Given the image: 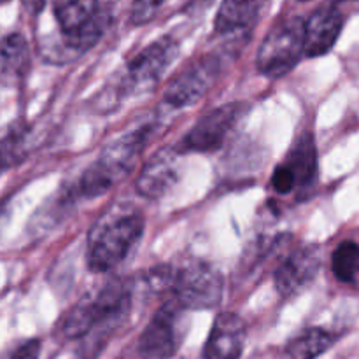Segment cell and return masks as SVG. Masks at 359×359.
<instances>
[{
    "label": "cell",
    "mask_w": 359,
    "mask_h": 359,
    "mask_svg": "<svg viewBox=\"0 0 359 359\" xmlns=\"http://www.w3.org/2000/svg\"><path fill=\"white\" fill-rule=\"evenodd\" d=\"M147 286L167 293L186 311H210L223 300V276L210 263L191 258L179 265H158L146 277Z\"/></svg>",
    "instance_id": "6da1fadb"
},
{
    "label": "cell",
    "mask_w": 359,
    "mask_h": 359,
    "mask_svg": "<svg viewBox=\"0 0 359 359\" xmlns=\"http://www.w3.org/2000/svg\"><path fill=\"white\" fill-rule=\"evenodd\" d=\"M332 270L337 280L353 284L359 280V244L354 241H344L337 245L332 255Z\"/></svg>",
    "instance_id": "ffe728a7"
},
{
    "label": "cell",
    "mask_w": 359,
    "mask_h": 359,
    "mask_svg": "<svg viewBox=\"0 0 359 359\" xmlns=\"http://www.w3.org/2000/svg\"><path fill=\"white\" fill-rule=\"evenodd\" d=\"M154 128L156 123H146L109 144L102 151L100 158L90 165L76 182V195L83 200L95 198L105 195L109 189L123 181L133 170L140 153L149 142L151 133H154Z\"/></svg>",
    "instance_id": "277c9868"
},
{
    "label": "cell",
    "mask_w": 359,
    "mask_h": 359,
    "mask_svg": "<svg viewBox=\"0 0 359 359\" xmlns=\"http://www.w3.org/2000/svg\"><path fill=\"white\" fill-rule=\"evenodd\" d=\"M248 326L241 316L221 312L212 323L200 359H241L244 353Z\"/></svg>",
    "instance_id": "7c38bea8"
},
{
    "label": "cell",
    "mask_w": 359,
    "mask_h": 359,
    "mask_svg": "<svg viewBox=\"0 0 359 359\" xmlns=\"http://www.w3.org/2000/svg\"><path fill=\"white\" fill-rule=\"evenodd\" d=\"M179 49V41L172 35H163L140 49L128 60L119 79L111 86V100L153 90L165 76L168 67L175 62Z\"/></svg>",
    "instance_id": "5b68a950"
},
{
    "label": "cell",
    "mask_w": 359,
    "mask_h": 359,
    "mask_svg": "<svg viewBox=\"0 0 359 359\" xmlns=\"http://www.w3.org/2000/svg\"><path fill=\"white\" fill-rule=\"evenodd\" d=\"M321 269V255L316 248H302L290 252L276 270V290L283 298L304 291Z\"/></svg>",
    "instance_id": "4fadbf2b"
},
{
    "label": "cell",
    "mask_w": 359,
    "mask_h": 359,
    "mask_svg": "<svg viewBox=\"0 0 359 359\" xmlns=\"http://www.w3.org/2000/svg\"><path fill=\"white\" fill-rule=\"evenodd\" d=\"M144 228L146 219L137 207H109L88 235L86 262L91 272L107 273L121 265L139 244Z\"/></svg>",
    "instance_id": "7a4b0ae2"
},
{
    "label": "cell",
    "mask_w": 359,
    "mask_h": 359,
    "mask_svg": "<svg viewBox=\"0 0 359 359\" xmlns=\"http://www.w3.org/2000/svg\"><path fill=\"white\" fill-rule=\"evenodd\" d=\"M182 154L179 147H165L151 156L137 179V191L149 200L167 195L181 179Z\"/></svg>",
    "instance_id": "8fae6325"
},
{
    "label": "cell",
    "mask_w": 359,
    "mask_h": 359,
    "mask_svg": "<svg viewBox=\"0 0 359 359\" xmlns=\"http://www.w3.org/2000/svg\"><path fill=\"white\" fill-rule=\"evenodd\" d=\"M298 2H311V0H298Z\"/></svg>",
    "instance_id": "d4e9b609"
},
{
    "label": "cell",
    "mask_w": 359,
    "mask_h": 359,
    "mask_svg": "<svg viewBox=\"0 0 359 359\" xmlns=\"http://www.w3.org/2000/svg\"><path fill=\"white\" fill-rule=\"evenodd\" d=\"M344 2H359V0H332V4H335V6H340Z\"/></svg>",
    "instance_id": "603a6c76"
},
{
    "label": "cell",
    "mask_w": 359,
    "mask_h": 359,
    "mask_svg": "<svg viewBox=\"0 0 359 359\" xmlns=\"http://www.w3.org/2000/svg\"><path fill=\"white\" fill-rule=\"evenodd\" d=\"M335 344V335L325 328L304 330L284 349V359H318Z\"/></svg>",
    "instance_id": "d6986e66"
},
{
    "label": "cell",
    "mask_w": 359,
    "mask_h": 359,
    "mask_svg": "<svg viewBox=\"0 0 359 359\" xmlns=\"http://www.w3.org/2000/svg\"><path fill=\"white\" fill-rule=\"evenodd\" d=\"M6 2H9V0H0V6H2V4H6Z\"/></svg>",
    "instance_id": "cb8c5ba5"
},
{
    "label": "cell",
    "mask_w": 359,
    "mask_h": 359,
    "mask_svg": "<svg viewBox=\"0 0 359 359\" xmlns=\"http://www.w3.org/2000/svg\"><path fill=\"white\" fill-rule=\"evenodd\" d=\"M132 290L121 279H111L95 291L81 298L62 319L58 333L67 340L86 339L98 333V337L107 335L109 330H114L130 309Z\"/></svg>",
    "instance_id": "3957f363"
},
{
    "label": "cell",
    "mask_w": 359,
    "mask_h": 359,
    "mask_svg": "<svg viewBox=\"0 0 359 359\" xmlns=\"http://www.w3.org/2000/svg\"><path fill=\"white\" fill-rule=\"evenodd\" d=\"M100 13L98 0H55L53 14L62 34H74L86 27Z\"/></svg>",
    "instance_id": "ac0fdd59"
},
{
    "label": "cell",
    "mask_w": 359,
    "mask_h": 359,
    "mask_svg": "<svg viewBox=\"0 0 359 359\" xmlns=\"http://www.w3.org/2000/svg\"><path fill=\"white\" fill-rule=\"evenodd\" d=\"M266 0H223L214 18V30L221 35L248 30L262 16Z\"/></svg>",
    "instance_id": "2e32d148"
},
{
    "label": "cell",
    "mask_w": 359,
    "mask_h": 359,
    "mask_svg": "<svg viewBox=\"0 0 359 359\" xmlns=\"http://www.w3.org/2000/svg\"><path fill=\"white\" fill-rule=\"evenodd\" d=\"M223 70V58L214 53L198 56L182 67L167 84L165 104L170 109H184L196 104L214 86Z\"/></svg>",
    "instance_id": "30bf717a"
},
{
    "label": "cell",
    "mask_w": 359,
    "mask_h": 359,
    "mask_svg": "<svg viewBox=\"0 0 359 359\" xmlns=\"http://www.w3.org/2000/svg\"><path fill=\"white\" fill-rule=\"evenodd\" d=\"M346 25V16L339 6L328 4L316 9L305 20V56L319 58L335 48Z\"/></svg>",
    "instance_id": "5bb4252c"
},
{
    "label": "cell",
    "mask_w": 359,
    "mask_h": 359,
    "mask_svg": "<svg viewBox=\"0 0 359 359\" xmlns=\"http://www.w3.org/2000/svg\"><path fill=\"white\" fill-rule=\"evenodd\" d=\"M248 112L245 102H228L200 116L182 139L181 153H214L221 149L228 137Z\"/></svg>",
    "instance_id": "9c48e42d"
},
{
    "label": "cell",
    "mask_w": 359,
    "mask_h": 359,
    "mask_svg": "<svg viewBox=\"0 0 359 359\" xmlns=\"http://www.w3.org/2000/svg\"><path fill=\"white\" fill-rule=\"evenodd\" d=\"M32 65L30 46L21 34H9L0 41V83L20 84Z\"/></svg>",
    "instance_id": "9a60e30c"
},
{
    "label": "cell",
    "mask_w": 359,
    "mask_h": 359,
    "mask_svg": "<svg viewBox=\"0 0 359 359\" xmlns=\"http://www.w3.org/2000/svg\"><path fill=\"white\" fill-rule=\"evenodd\" d=\"M318 146L314 135L305 130L291 144L284 160L273 170L270 184L277 195H291L298 191L304 195L309 191L318 177Z\"/></svg>",
    "instance_id": "ba28073f"
},
{
    "label": "cell",
    "mask_w": 359,
    "mask_h": 359,
    "mask_svg": "<svg viewBox=\"0 0 359 359\" xmlns=\"http://www.w3.org/2000/svg\"><path fill=\"white\" fill-rule=\"evenodd\" d=\"M32 126L25 121H14L0 130V174L18 167L30 154Z\"/></svg>",
    "instance_id": "e0dca14e"
},
{
    "label": "cell",
    "mask_w": 359,
    "mask_h": 359,
    "mask_svg": "<svg viewBox=\"0 0 359 359\" xmlns=\"http://www.w3.org/2000/svg\"><path fill=\"white\" fill-rule=\"evenodd\" d=\"M167 0H133L132 11H130V20L133 25L140 27L146 25L160 13L161 7L165 6Z\"/></svg>",
    "instance_id": "44dd1931"
},
{
    "label": "cell",
    "mask_w": 359,
    "mask_h": 359,
    "mask_svg": "<svg viewBox=\"0 0 359 359\" xmlns=\"http://www.w3.org/2000/svg\"><path fill=\"white\" fill-rule=\"evenodd\" d=\"M186 309L167 300L151 318L139 339V354L144 359H172L186 335Z\"/></svg>",
    "instance_id": "52a82bcc"
},
{
    "label": "cell",
    "mask_w": 359,
    "mask_h": 359,
    "mask_svg": "<svg viewBox=\"0 0 359 359\" xmlns=\"http://www.w3.org/2000/svg\"><path fill=\"white\" fill-rule=\"evenodd\" d=\"M305 56V20L300 16L277 21L256 53V67L269 79L290 74Z\"/></svg>",
    "instance_id": "8992f818"
},
{
    "label": "cell",
    "mask_w": 359,
    "mask_h": 359,
    "mask_svg": "<svg viewBox=\"0 0 359 359\" xmlns=\"http://www.w3.org/2000/svg\"><path fill=\"white\" fill-rule=\"evenodd\" d=\"M41 356V342L37 339L27 340L20 344L11 354H7L6 359H39Z\"/></svg>",
    "instance_id": "7402d4cb"
}]
</instances>
